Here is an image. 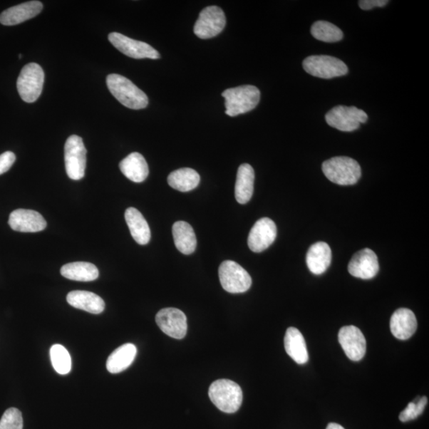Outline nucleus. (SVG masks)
<instances>
[{"label": "nucleus", "mask_w": 429, "mask_h": 429, "mask_svg": "<svg viewBox=\"0 0 429 429\" xmlns=\"http://www.w3.org/2000/svg\"><path fill=\"white\" fill-rule=\"evenodd\" d=\"M107 86L118 101L130 109L140 110L147 108L149 100L146 93L138 88L133 82L123 76L110 74L107 78Z\"/></svg>", "instance_id": "f257e3e1"}, {"label": "nucleus", "mask_w": 429, "mask_h": 429, "mask_svg": "<svg viewBox=\"0 0 429 429\" xmlns=\"http://www.w3.org/2000/svg\"><path fill=\"white\" fill-rule=\"evenodd\" d=\"M209 396L212 403L226 413L237 412L243 403L241 387L228 379L214 381L210 387Z\"/></svg>", "instance_id": "f03ea898"}, {"label": "nucleus", "mask_w": 429, "mask_h": 429, "mask_svg": "<svg viewBox=\"0 0 429 429\" xmlns=\"http://www.w3.org/2000/svg\"><path fill=\"white\" fill-rule=\"evenodd\" d=\"M222 96L225 99V113L231 117L251 112L260 101L259 89L253 86L228 88Z\"/></svg>", "instance_id": "7ed1b4c3"}, {"label": "nucleus", "mask_w": 429, "mask_h": 429, "mask_svg": "<svg viewBox=\"0 0 429 429\" xmlns=\"http://www.w3.org/2000/svg\"><path fill=\"white\" fill-rule=\"evenodd\" d=\"M322 170L329 181L340 185H355L362 175L361 165L348 157H335L325 161Z\"/></svg>", "instance_id": "20e7f679"}, {"label": "nucleus", "mask_w": 429, "mask_h": 429, "mask_svg": "<svg viewBox=\"0 0 429 429\" xmlns=\"http://www.w3.org/2000/svg\"><path fill=\"white\" fill-rule=\"evenodd\" d=\"M45 74L37 63L26 65L19 76L17 89L20 98L26 103L36 102L43 92Z\"/></svg>", "instance_id": "39448f33"}, {"label": "nucleus", "mask_w": 429, "mask_h": 429, "mask_svg": "<svg viewBox=\"0 0 429 429\" xmlns=\"http://www.w3.org/2000/svg\"><path fill=\"white\" fill-rule=\"evenodd\" d=\"M221 286L227 292L242 294L251 288L252 279L246 269L234 261L227 260L219 268Z\"/></svg>", "instance_id": "423d86ee"}, {"label": "nucleus", "mask_w": 429, "mask_h": 429, "mask_svg": "<svg viewBox=\"0 0 429 429\" xmlns=\"http://www.w3.org/2000/svg\"><path fill=\"white\" fill-rule=\"evenodd\" d=\"M303 68L309 74L322 79L342 77L348 68L343 61L326 55H316L304 59Z\"/></svg>", "instance_id": "0eeeda50"}, {"label": "nucleus", "mask_w": 429, "mask_h": 429, "mask_svg": "<svg viewBox=\"0 0 429 429\" xmlns=\"http://www.w3.org/2000/svg\"><path fill=\"white\" fill-rule=\"evenodd\" d=\"M87 150L81 137L71 135L65 145V163L67 175L74 181L85 177Z\"/></svg>", "instance_id": "6e6552de"}, {"label": "nucleus", "mask_w": 429, "mask_h": 429, "mask_svg": "<svg viewBox=\"0 0 429 429\" xmlns=\"http://www.w3.org/2000/svg\"><path fill=\"white\" fill-rule=\"evenodd\" d=\"M327 123L331 128L344 133H351L357 130L361 124L368 120L364 110L356 107L336 106L325 116Z\"/></svg>", "instance_id": "1a4fd4ad"}, {"label": "nucleus", "mask_w": 429, "mask_h": 429, "mask_svg": "<svg viewBox=\"0 0 429 429\" xmlns=\"http://www.w3.org/2000/svg\"><path fill=\"white\" fill-rule=\"evenodd\" d=\"M226 26L225 14L217 6H207L200 13L195 26V33L202 39L216 37Z\"/></svg>", "instance_id": "9d476101"}, {"label": "nucleus", "mask_w": 429, "mask_h": 429, "mask_svg": "<svg viewBox=\"0 0 429 429\" xmlns=\"http://www.w3.org/2000/svg\"><path fill=\"white\" fill-rule=\"evenodd\" d=\"M108 40L118 51L131 58H160V54L149 44L130 38L122 33H110L108 36Z\"/></svg>", "instance_id": "9b49d317"}, {"label": "nucleus", "mask_w": 429, "mask_h": 429, "mask_svg": "<svg viewBox=\"0 0 429 429\" xmlns=\"http://www.w3.org/2000/svg\"><path fill=\"white\" fill-rule=\"evenodd\" d=\"M155 321L159 329L165 334L177 340H182L188 330L187 317L182 311L175 308L161 309L157 314Z\"/></svg>", "instance_id": "f8f14e48"}, {"label": "nucleus", "mask_w": 429, "mask_h": 429, "mask_svg": "<svg viewBox=\"0 0 429 429\" xmlns=\"http://www.w3.org/2000/svg\"><path fill=\"white\" fill-rule=\"evenodd\" d=\"M338 342L346 356L354 362L361 361L366 351V341L363 332L356 326L343 327L338 331Z\"/></svg>", "instance_id": "ddd939ff"}, {"label": "nucleus", "mask_w": 429, "mask_h": 429, "mask_svg": "<svg viewBox=\"0 0 429 429\" xmlns=\"http://www.w3.org/2000/svg\"><path fill=\"white\" fill-rule=\"evenodd\" d=\"M276 237V227L269 218H262L252 228L248 237V247L253 252L260 253L267 250Z\"/></svg>", "instance_id": "4468645a"}, {"label": "nucleus", "mask_w": 429, "mask_h": 429, "mask_svg": "<svg viewBox=\"0 0 429 429\" xmlns=\"http://www.w3.org/2000/svg\"><path fill=\"white\" fill-rule=\"evenodd\" d=\"M379 272L377 255L369 248L363 249L353 256L348 265V272L356 278L364 280L375 278Z\"/></svg>", "instance_id": "2eb2a0df"}, {"label": "nucleus", "mask_w": 429, "mask_h": 429, "mask_svg": "<svg viewBox=\"0 0 429 429\" xmlns=\"http://www.w3.org/2000/svg\"><path fill=\"white\" fill-rule=\"evenodd\" d=\"M11 229L19 232H38L46 227V221L40 213L29 210H16L9 217Z\"/></svg>", "instance_id": "dca6fc26"}, {"label": "nucleus", "mask_w": 429, "mask_h": 429, "mask_svg": "<svg viewBox=\"0 0 429 429\" xmlns=\"http://www.w3.org/2000/svg\"><path fill=\"white\" fill-rule=\"evenodd\" d=\"M43 9V4L36 0L12 6L0 14V24L4 26L22 24L39 15Z\"/></svg>", "instance_id": "f3484780"}, {"label": "nucleus", "mask_w": 429, "mask_h": 429, "mask_svg": "<svg viewBox=\"0 0 429 429\" xmlns=\"http://www.w3.org/2000/svg\"><path fill=\"white\" fill-rule=\"evenodd\" d=\"M417 329V318L410 309H399L392 315L391 330L393 336L398 340H408L416 332Z\"/></svg>", "instance_id": "a211bd4d"}, {"label": "nucleus", "mask_w": 429, "mask_h": 429, "mask_svg": "<svg viewBox=\"0 0 429 429\" xmlns=\"http://www.w3.org/2000/svg\"><path fill=\"white\" fill-rule=\"evenodd\" d=\"M66 300L71 306L93 314H100L105 309V302L100 296L83 290L68 293Z\"/></svg>", "instance_id": "6ab92c4d"}, {"label": "nucleus", "mask_w": 429, "mask_h": 429, "mask_svg": "<svg viewBox=\"0 0 429 429\" xmlns=\"http://www.w3.org/2000/svg\"><path fill=\"white\" fill-rule=\"evenodd\" d=\"M123 175L135 183H141L149 175V167L146 159L137 152L131 153L120 163Z\"/></svg>", "instance_id": "aec40b11"}, {"label": "nucleus", "mask_w": 429, "mask_h": 429, "mask_svg": "<svg viewBox=\"0 0 429 429\" xmlns=\"http://www.w3.org/2000/svg\"><path fill=\"white\" fill-rule=\"evenodd\" d=\"M331 262V251L328 244L318 242L309 249L306 262L309 271L320 275L327 271Z\"/></svg>", "instance_id": "412c9836"}, {"label": "nucleus", "mask_w": 429, "mask_h": 429, "mask_svg": "<svg viewBox=\"0 0 429 429\" xmlns=\"http://www.w3.org/2000/svg\"><path fill=\"white\" fill-rule=\"evenodd\" d=\"M285 349L290 358L299 364L306 363L309 361V353L306 341L301 332L296 328H289L284 338Z\"/></svg>", "instance_id": "4be33fe9"}, {"label": "nucleus", "mask_w": 429, "mask_h": 429, "mask_svg": "<svg viewBox=\"0 0 429 429\" xmlns=\"http://www.w3.org/2000/svg\"><path fill=\"white\" fill-rule=\"evenodd\" d=\"M125 219L131 237L136 243L140 245H147L150 240L151 233L149 224L143 214L135 207H128L125 212Z\"/></svg>", "instance_id": "5701e85b"}, {"label": "nucleus", "mask_w": 429, "mask_h": 429, "mask_svg": "<svg viewBox=\"0 0 429 429\" xmlns=\"http://www.w3.org/2000/svg\"><path fill=\"white\" fill-rule=\"evenodd\" d=\"M254 171L249 164L239 167L235 183L234 195L238 203L245 205L250 202L254 192Z\"/></svg>", "instance_id": "b1692460"}, {"label": "nucleus", "mask_w": 429, "mask_h": 429, "mask_svg": "<svg viewBox=\"0 0 429 429\" xmlns=\"http://www.w3.org/2000/svg\"><path fill=\"white\" fill-rule=\"evenodd\" d=\"M172 237L177 250L184 254H191L197 248V237L192 226L185 221H177L172 226Z\"/></svg>", "instance_id": "393cba45"}, {"label": "nucleus", "mask_w": 429, "mask_h": 429, "mask_svg": "<svg viewBox=\"0 0 429 429\" xmlns=\"http://www.w3.org/2000/svg\"><path fill=\"white\" fill-rule=\"evenodd\" d=\"M137 355V348L133 343H126L115 349L108 358L107 369L110 373L125 371L133 364Z\"/></svg>", "instance_id": "a878e982"}, {"label": "nucleus", "mask_w": 429, "mask_h": 429, "mask_svg": "<svg viewBox=\"0 0 429 429\" xmlns=\"http://www.w3.org/2000/svg\"><path fill=\"white\" fill-rule=\"evenodd\" d=\"M64 278L78 281H92L98 279L99 269L94 264L86 262H71L61 269Z\"/></svg>", "instance_id": "bb28decb"}, {"label": "nucleus", "mask_w": 429, "mask_h": 429, "mask_svg": "<svg viewBox=\"0 0 429 429\" xmlns=\"http://www.w3.org/2000/svg\"><path fill=\"white\" fill-rule=\"evenodd\" d=\"M200 177L198 172L190 168H182L172 172L168 177V184L180 192H189L198 186Z\"/></svg>", "instance_id": "cd10ccee"}, {"label": "nucleus", "mask_w": 429, "mask_h": 429, "mask_svg": "<svg viewBox=\"0 0 429 429\" xmlns=\"http://www.w3.org/2000/svg\"><path fill=\"white\" fill-rule=\"evenodd\" d=\"M311 33L316 39L324 41V43H336L343 38L342 31L326 21H317L311 27Z\"/></svg>", "instance_id": "c85d7f7f"}, {"label": "nucleus", "mask_w": 429, "mask_h": 429, "mask_svg": "<svg viewBox=\"0 0 429 429\" xmlns=\"http://www.w3.org/2000/svg\"><path fill=\"white\" fill-rule=\"evenodd\" d=\"M51 363L55 371L60 375H68L72 369V359L67 349L61 344L52 346L51 349Z\"/></svg>", "instance_id": "c756f323"}, {"label": "nucleus", "mask_w": 429, "mask_h": 429, "mask_svg": "<svg viewBox=\"0 0 429 429\" xmlns=\"http://www.w3.org/2000/svg\"><path fill=\"white\" fill-rule=\"evenodd\" d=\"M428 403L427 397H421L409 403L405 409L399 415L400 421L407 422L416 419L424 412Z\"/></svg>", "instance_id": "7c9ffc66"}, {"label": "nucleus", "mask_w": 429, "mask_h": 429, "mask_svg": "<svg viewBox=\"0 0 429 429\" xmlns=\"http://www.w3.org/2000/svg\"><path fill=\"white\" fill-rule=\"evenodd\" d=\"M24 420L22 413L16 408H10L6 410L0 420V429H23Z\"/></svg>", "instance_id": "2f4dec72"}, {"label": "nucleus", "mask_w": 429, "mask_h": 429, "mask_svg": "<svg viewBox=\"0 0 429 429\" xmlns=\"http://www.w3.org/2000/svg\"><path fill=\"white\" fill-rule=\"evenodd\" d=\"M16 160V156L11 151H6L0 155V175L8 172Z\"/></svg>", "instance_id": "473e14b6"}, {"label": "nucleus", "mask_w": 429, "mask_h": 429, "mask_svg": "<svg viewBox=\"0 0 429 429\" xmlns=\"http://www.w3.org/2000/svg\"><path fill=\"white\" fill-rule=\"evenodd\" d=\"M388 3L387 0H361L358 2V5L361 9L368 11L373 8H382Z\"/></svg>", "instance_id": "72a5a7b5"}, {"label": "nucleus", "mask_w": 429, "mask_h": 429, "mask_svg": "<svg viewBox=\"0 0 429 429\" xmlns=\"http://www.w3.org/2000/svg\"><path fill=\"white\" fill-rule=\"evenodd\" d=\"M326 429H345L343 426H341V425H338L336 423H330Z\"/></svg>", "instance_id": "f704fd0d"}]
</instances>
